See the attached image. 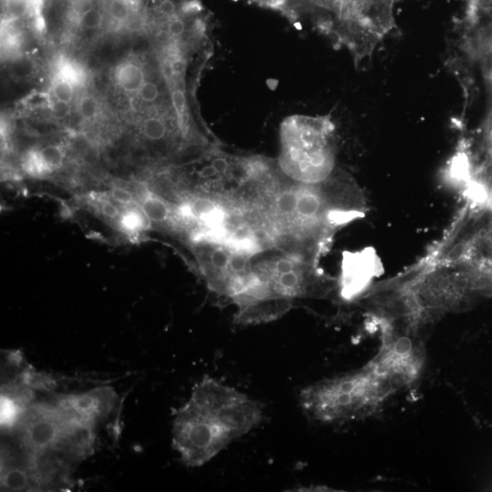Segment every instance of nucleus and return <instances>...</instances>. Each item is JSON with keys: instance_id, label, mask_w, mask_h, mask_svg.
Masks as SVG:
<instances>
[{"instance_id": "1", "label": "nucleus", "mask_w": 492, "mask_h": 492, "mask_svg": "<svg viewBox=\"0 0 492 492\" xmlns=\"http://www.w3.org/2000/svg\"><path fill=\"white\" fill-rule=\"evenodd\" d=\"M363 216L358 188L333 171L316 184L281 180L251 219L269 248L318 263L335 231Z\"/></svg>"}, {"instance_id": "2", "label": "nucleus", "mask_w": 492, "mask_h": 492, "mask_svg": "<svg viewBox=\"0 0 492 492\" xmlns=\"http://www.w3.org/2000/svg\"><path fill=\"white\" fill-rule=\"evenodd\" d=\"M260 404L204 375L173 420L172 444L188 466H200L261 421Z\"/></svg>"}, {"instance_id": "3", "label": "nucleus", "mask_w": 492, "mask_h": 492, "mask_svg": "<svg viewBox=\"0 0 492 492\" xmlns=\"http://www.w3.org/2000/svg\"><path fill=\"white\" fill-rule=\"evenodd\" d=\"M293 18L308 16L335 46L346 48L355 66L370 58L394 28L395 0H258Z\"/></svg>"}, {"instance_id": "4", "label": "nucleus", "mask_w": 492, "mask_h": 492, "mask_svg": "<svg viewBox=\"0 0 492 492\" xmlns=\"http://www.w3.org/2000/svg\"><path fill=\"white\" fill-rule=\"evenodd\" d=\"M400 388L369 361L363 367L304 387L299 400L304 412L323 424L371 416Z\"/></svg>"}, {"instance_id": "5", "label": "nucleus", "mask_w": 492, "mask_h": 492, "mask_svg": "<svg viewBox=\"0 0 492 492\" xmlns=\"http://www.w3.org/2000/svg\"><path fill=\"white\" fill-rule=\"evenodd\" d=\"M278 164L291 180L316 184L334 171V125L326 116L295 115L283 120Z\"/></svg>"}, {"instance_id": "6", "label": "nucleus", "mask_w": 492, "mask_h": 492, "mask_svg": "<svg viewBox=\"0 0 492 492\" xmlns=\"http://www.w3.org/2000/svg\"><path fill=\"white\" fill-rule=\"evenodd\" d=\"M190 244L210 290L231 299L238 311L272 299L255 274V255L222 239H201Z\"/></svg>"}, {"instance_id": "7", "label": "nucleus", "mask_w": 492, "mask_h": 492, "mask_svg": "<svg viewBox=\"0 0 492 492\" xmlns=\"http://www.w3.org/2000/svg\"><path fill=\"white\" fill-rule=\"evenodd\" d=\"M256 276L275 297L320 298L337 288V281L324 274L318 263L297 255L279 254L253 261Z\"/></svg>"}, {"instance_id": "8", "label": "nucleus", "mask_w": 492, "mask_h": 492, "mask_svg": "<svg viewBox=\"0 0 492 492\" xmlns=\"http://www.w3.org/2000/svg\"><path fill=\"white\" fill-rule=\"evenodd\" d=\"M67 422V413L56 403L30 404L16 425L23 450L35 456L56 451Z\"/></svg>"}, {"instance_id": "9", "label": "nucleus", "mask_w": 492, "mask_h": 492, "mask_svg": "<svg viewBox=\"0 0 492 492\" xmlns=\"http://www.w3.org/2000/svg\"><path fill=\"white\" fill-rule=\"evenodd\" d=\"M383 321L382 343L370 361L388 374L401 389L417 379L424 357L422 351L408 335L398 333L386 320Z\"/></svg>"}, {"instance_id": "10", "label": "nucleus", "mask_w": 492, "mask_h": 492, "mask_svg": "<svg viewBox=\"0 0 492 492\" xmlns=\"http://www.w3.org/2000/svg\"><path fill=\"white\" fill-rule=\"evenodd\" d=\"M15 459L10 452L3 451L1 460V488L9 491L42 490L51 484L56 476L52 464L43 456L26 452Z\"/></svg>"}, {"instance_id": "11", "label": "nucleus", "mask_w": 492, "mask_h": 492, "mask_svg": "<svg viewBox=\"0 0 492 492\" xmlns=\"http://www.w3.org/2000/svg\"><path fill=\"white\" fill-rule=\"evenodd\" d=\"M376 261L371 249L344 251L337 289L342 299L354 301L368 288L375 275Z\"/></svg>"}, {"instance_id": "12", "label": "nucleus", "mask_w": 492, "mask_h": 492, "mask_svg": "<svg viewBox=\"0 0 492 492\" xmlns=\"http://www.w3.org/2000/svg\"><path fill=\"white\" fill-rule=\"evenodd\" d=\"M463 38L465 53L478 63L492 92V6L480 10L467 23Z\"/></svg>"}, {"instance_id": "13", "label": "nucleus", "mask_w": 492, "mask_h": 492, "mask_svg": "<svg viewBox=\"0 0 492 492\" xmlns=\"http://www.w3.org/2000/svg\"><path fill=\"white\" fill-rule=\"evenodd\" d=\"M117 394L111 386L61 396L56 404L73 416L92 425L104 419L112 411Z\"/></svg>"}, {"instance_id": "14", "label": "nucleus", "mask_w": 492, "mask_h": 492, "mask_svg": "<svg viewBox=\"0 0 492 492\" xmlns=\"http://www.w3.org/2000/svg\"><path fill=\"white\" fill-rule=\"evenodd\" d=\"M472 182L484 190L492 207V108L484 128L479 159L473 165Z\"/></svg>"}, {"instance_id": "15", "label": "nucleus", "mask_w": 492, "mask_h": 492, "mask_svg": "<svg viewBox=\"0 0 492 492\" xmlns=\"http://www.w3.org/2000/svg\"><path fill=\"white\" fill-rule=\"evenodd\" d=\"M116 79L126 92H138L145 81L142 68L131 62L121 64L116 70Z\"/></svg>"}, {"instance_id": "16", "label": "nucleus", "mask_w": 492, "mask_h": 492, "mask_svg": "<svg viewBox=\"0 0 492 492\" xmlns=\"http://www.w3.org/2000/svg\"><path fill=\"white\" fill-rule=\"evenodd\" d=\"M36 150L46 171V175L62 166L64 151L61 147L57 145H47L41 149H36Z\"/></svg>"}, {"instance_id": "17", "label": "nucleus", "mask_w": 492, "mask_h": 492, "mask_svg": "<svg viewBox=\"0 0 492 492\" xmlns=\"http://www.w3.org/2000/svg\"><path fill=\"white\" fill-rule=\"evenodd\" d=\"M56 77L70 82L74 87H78L84 84L86 75L84 69L77 63L71 62L68 59L62 58L57 65Z\"/></svg>"}, {"instance_id": "18", "label": "nucleus", "mask_w": 492, "mask_h": 492, "mask_svg": "<svg viewBox=\"0 0 492 492\" xmlns=\"http://www.w3.org/2000/svg\"><path fill=\"white\" fill-rule=\"evenodd\" d=\"M144 136L152 141L163 140L169 132L165 121L158 117H149L146 118L142 125Z\"/></svg>"}, {"instance_id": "19", "label": "nucleus", "mask_w": 492, "mask_h": 492, "mask_svg": "<svg viewBox=\"0 0 492 492\" xmlns=\"http://www.w3.org/2000/svg\"><path fill=\"white\" fill-rule=\"evenodd\" d=\"M9 71L13 77L23 80L31 77L36 71V64L25 56H18L12 59Z\"/></svg>"}, {"instance_id": "20", "label": "nucleus", "mask_w": 492, "mask_h": 492, "mask_svg": "<svg viewBox=\"0 0 492 492\" xmlns=\"http://www.w3.org/2000/svg\"><path fill=\"white\" fill-rule=\"evenodd\" d=\"M4 6L5 16L10 21L25 16L32 9L30 0H5Z\"/></svg>"}, {"instance_id": "21", "label": "nucleus", "mask_w": 492, "mask_h": 492, "mask_svg": "<svg viewBox=\"0 0 492 492\" xmlns=\"http://www.w3.org/2000/svg\"><path fill=\"white\" fill-rule=\"evenodd\" d=\"M133 5L127 0H111L108 5V12L112 18L121 23L130 16Z\"/></svg>"}, {"instance_id": "22", "label": "nucleus", "mask_w": 492, "mask_h": 492, "mask_svg": "<svg viewBox=\"0 0 492 492\" xmlns=\"http://www.w3.org/2000/svg\"><path fill=\"white\" fill-rule=\"evenodd\" d=\"M51 89L56 99L70 102L73 98L74 86L59 77L56 76Z\"/></svg>"}, {"instance_id": "23", "label": "nucleus", "mask_w": 492, "mask_h": 492, "mask_svg": "<svg viewBox=\"0 0 492 492\" xmlns=\"http://www.w3.org/2000/svg\"><path fill=\"white\" fill-rule=\"evenodd\" d=\"M78 108L82 118L90 120L97 114L98 105L91 96H84L79 101Z\"/></svg>"}, {"instance_id": "24", "label": "nucleus", "mask_w": 492, "mask_h": 492, "mask_svg": "<svg viewBox=\"0 0 492 492\" xmlns=\"http://www.w3.org/2000/svg\"><path fill=\"white\" fill-rule=\"evenodd\" d=\"M78 21L86 28L96 29L101 26L103 15L99 10L93 8L87 14L79 18Z\"/></svg>"}, {"instance_id": "25", "label": "nucleus", "mask_w": 492, "mask_h": 492, "mask_svg": "<svg viewBox=\"0 0 492 492\" xmlns=\"http://www.w3.org/2000/svg\"><path fill=\"white\" fill-rule=\"evenodd\" d=\"M185 30L186 23L179 15H177L168 20L167 32L171 37L178 38L181 36Z\"/></svg>"}, {"instance_id": "26", "label": "nucleus", "mask_w": 492, "mask_h": 492, "mask_svg": "<svg viewBox=\"0 0 492 492\" xmlns=\"http://www.w3.org/2000/svg\"><path fill=\"white\" fill-rule=\"evenodd\" d=\"M49 109L55 118L63 119L69 115L71 107L69 102L56 99L51 103Z\"/></svg>"}, {"instance_id": "27", "label": "nucleus", "mask_w": 492, "mask_h": 492, "mask_svg": "<svg viewBox=\"0 0 492 492\" xmlns=\"http://www.w3.org/2000/svg\"><path fill=\"white\" fill-rule=\"evenodd\" d=\"M94 8L93 0H72L71 11L73 15L77 18H81Z\"/></svg>"}, {"instance_id": "28", "label": "nucleus", "mask_w": 492, "mask_h": 492, "mask_svg": "<svg viewBox=\"0 0 492 492\" xmlns=\"http://www.w3.org/2000/svg\"><path fill=\"white\" fill-rule=\"evenodd\" d=\"M138 93L145 102L155 101L159 94L157 85L153 82H145Z\"/></svg>"}, {"instance_id": "29", "label": "nucleus", "mask_w": 492, "mask_h": 492, "mask_svg": "<svg viewBox=\"0 0 492 492\" xmlns=\"http://www.w3.org/2000/svg\"><path fill=\"white\" fill-rule=\"evenodd\" d=\"M26 103L28 107H31V108H42V107L49 108L52 102L46 94L40 92V93L31 94L26 98Z\"/></svg>"}]
</instances>
